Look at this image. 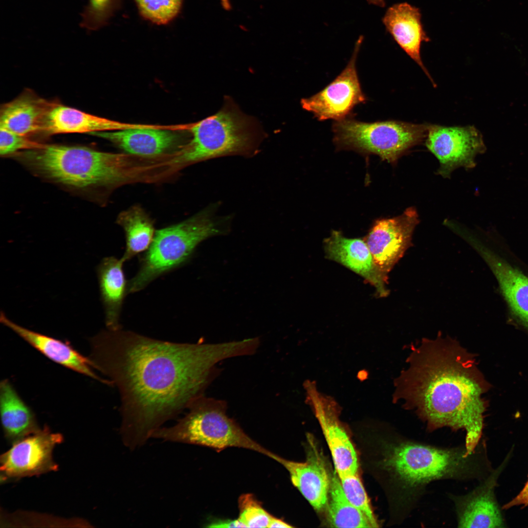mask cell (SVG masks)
I'll return each mask as SVG.
<instances>
[{
	"instance_id": "cell-21",
	"label": "cell",
	"mask_w": 528,
	"mask_h": 528,
	"mask_svg": "<svg viewBox=\"0 0 528 528\" xmlns=\"http://www.w3.org/2000/svg\"><path fill=\"white\" fill-rule=\"evenodd\" d=\"M56 104L27 90L1 107L0 128L25 136L43 131L47 115Z\"/></svg>"
},
{
	"instance_id": "cell-11",
	"label": "cell",
	"mask_w": 528,
	"mask_h": 528,
	"mask_svg": "<svg viewBox=\"0 0 528 528\" xmlns=\"http://www.w3.org/2000/svg\"><path fill=\"white\" fill-rule=\"evenodd\" d=\"M419 222L414 207L397 217L375 221L365 241L378 267L388 275L411 246L412 237Z\"/></svg>"
},
{
	"instance_id": "cell-14",
	"label": "cell",
	"mask_w": 528,
	"mask_h": 528,
	"mask_svg": "<svg viewBox=\"0 0 528 528\" xmlns=\"http://www.w3.org/2000/svg\"><path fill=\"white\" fill-rule=\"evenodd\" d=\"M306 389L308 400L330 450L335 471L339 477L357 473L356 452L339 419L334 405L320 395L311 383L306 384Z\"/></svg>"
},
{
	"instance_id": "cell-10",
	"label": "cell",
	"mask_w": 528,
	"mask_h": 528,
	"mask_svg": "<svg viewBox=\"0 0 528 528\" xmlns=\"http://www.w3.org/2000/svg\"><path fill=\"white\" fill-rule=\"evenodd\" d=\"M363 40V36H359L347 65L333 81L316 94L301 99L302 108L318 120L337 121L345 118L355 106L366 102L356 67Z\"/></svg>"
},
{
	"instance_id": "cell-34",
	"label": "cell",
	"mask_w": 528,
	"mask_h": 528,
	"mask_svg": "<svg viewBox=\"0 0 528 528\" xmlns=\"http://www.w3.org/2000/svg\"><path fill=\"white\" fill-rule=\"evenodd\" d=\"M292 526L285 522L282 519L272 516L268 528H292Z\"/></svg>"
},
{
	"instance_id": "cell-19",
	"label": "cell",
	"mask_w": 528,
	"mask_h": 528,
	"mask_svg": "<svg viewBox=\"0 0 528 528\" xmlns=\"http://www.w3.org/2000/svg\"><path fill=\"white\" fill-rule=\"evenodd\" d=\"M0 323L51 360L77 373L112 385L109 380L99 377L94 372L92 363L67 342L30 330L14 323L4 312L0 314Z\"/></svg>"
},
{
	"instance_id": "cell-3",
	"label": "cell",
	"mask_w": 528,
	"mask_h": 528,
	"mask_svg": "<svg viewBox=\"0 0 528 528\" xmlns=\"http://www.w3.org/2000/svg\"><path fill=\"white\" fill-rule=\"evenodd\" d=\"M383 445L380 462L392 490L395 521L403 523L418 506L432 482L483 480L484 461L481 442L468 454L464 444L443 447L395 433Z\"/></svg>"
},
{
	"instance_id": "cell-32",
	"label": "cell",
	"mask_w": 528,
	"mask_h": 528,
	"mask_svg": "<svg viewBox=\"0 0 528 528\" xmlns=\"http://www.w3.org/2000/svg\"><path fill=\"white\" fill-rule=\"evenodd\" d=\"M528 506V479L520 492L509 502L506 504L503 509H509L519 506Z\"/></svg>"
},
{
	"instance_id": "cell-33",
	"label": "cell",
	"mask_w": 528,
	"mask_h": 528,
	"mask_svg": "<svg viewBox=\"0 0 528 528\" xmlns=\"http://www.w3.org/2000/svg\"><path fill=\"white\" fill-rule=\"evenodd\" d=\"M210 528H245V526L238 519H215L211 521L207 526Z\"/></svg>"
},
{
	"instance_id": "cell-24",
	"label": "cell",
	"mask_w": 528,
	"mask_h": 528,
	"mask_svg": "<svg viewBox=\"0 0 528 528\" xmlns=\"http://www.w3.org/2000/svg\"><path fill=\"white\" fill-rule=\"evenodd\" d=\"M0 412L4 434L13 442L40 429L34 412L7 379L0 383Z\"/></svg>"
},
{
	"instance_id": "cell-4",
	"label": "cell",
	"mask_w": 528,
	"mask_h": 528,
	"mask_svg": "<svg viewBox=\"0 0 528 528\" xmlns=\"http://www.w3.org/2000/svg\"><path fill=\"white\" fill-rule=\"evenodd\" d=\"M16 157L39 176L76 189L112 187L134 177L126 157L87 147L45 144Z\"/></svg>"
},
{
	"instance_id": "cell-23",
	"label": "cell",
	"mask_w": 528,
	"mask_h": 528,
	"mask_svg": "<svg viewBox=\"0 0 528 528\" xmlns=\"http://www.w3.org/2000/svg\"><path fill=\"white\" fill-rule=\"evenodd\" d=\"M136 125L114 121L57 104L49 111L43 131L49 134L92 133L119 130Z\"/></svg>"
},
{
	"instance_id": "cell-15",
	"label": "cell",
	"mask_w": 528,
	"mask_h": 528,
	"mask_svg": "<svg viewBox=\"0 0 528 528\" xmlns=\"http://www.w3.org/2000/svg\"><path fill=\"white\" fill-rule=\"evenodd\" d=\"M325 249L329 259L355 272L374 286L379 296L387 295L388 275L376 265L365 241L347 238L340 232L333 231L325 241Z\"/></svg>"
},
{
	"instance_id": "cell-18",
	"label": "cell",
	"mask_w": 528,
	"mask_h": 528,
	"mask_svg": "<svg viewBox=\"0 0 528 528\" xmlns=\"http://www.w3.org/2000/svg\"><path fill=\"white\" fill-rule=\"evenodd\" d=\"M477 246L496 278L512 317L528 332V276L490 249Z\"/></svg>"
},
{
	"instance_id": "cell-1",
	"label": "cell",
	"mask_w": 528,
	"mask_h": 528,
	"mask_svg": "<svg viewBox=\"0 0 528 528\" xmlns=\"http://www.w3.org/2000/svg\"><path fill=\"white\" fill-rule=\"evenodd\" d=\"M90 346L94 369L119 392L121 434L131 448L144 443L203 396L218 372V363L246 352L242 340L179 343L122 329L102 330L91 338Z\"/></svg>"
},
{
	"instance_id": "cell-28",
	"label": "cell",
	"mask_w": 528,
	"mask_h": 528,
	"mask_svg": "<svg viewBox=\"0 0 528 528\" xmlns=\"http://www.w3.org/2000/svg\"><path fill=\"white\" fill-rule=\"evenodd\" d=\"M121 4V0H88L81 15V26L92 31L106 25Z\"/></svg>"
},
{
	"instance_id": "cell-30",
	"label": "cell",
	"mask_w": 528,
	"mask_h": 528,
	"mask_svg": "<svg viewBox=\"0 0 528 528\" xmlns=\"http://www.w3.org/2000/svg\"><path fill=\"white\" fill-rule=\"evenodd\" d=\"M238 519L247 528H268L272 515L252 494L241 495L238 500Z\"/></svg>"
},
{
	"instance_id": "cell-29",
	"label": "cell",
	"mask_w": 528,
	"mask_h": 528,
	"mask_svg": "<svg viewBox=\"0 0 528 528\" xmlns=\"http://www.w3.org/2000/svg\"><path fill=\"white\" fill-rule=\"evenodd\" d=\"M342 490L349 501L360 510L373 528L379 527L366 492L357 473L339 477Z\"/></svg>"
},
{
	"instance_id": "cell-2",
	"label": "cell",
	"mask_w": 528,
	"mask_h": 528,
	"mask_svg": "<svg viewBox=\"0 0 528 528\" xmlns=\"http://www.w3.org/2000/svg\"><path fill=\"white\" fill-rule=\"evenodd\" d=\"M407 367L396 379L394 399L414 412L432 432L464 430L468 454L481 440L490 385L475 356L456 340L438 336L410 346Z\"/></svg>"
},
{
	"instance_id": "cell-9",
	"label": "cell",
	"mask_w": 528,
	"mask_h": 528,
	"mask_svg": "<svg viewBox=\"0 0 528 528\" xmlns=\"http://www.w3.org/2000/svg\"><path fill=\"white\" fill-rule=\"evenodd\" d=\"M425 145L439 161L438 174L445 178L457 168H473L475 157L486 149L481 133L473 126L430 125Z\"/></svg>"
},
{
	"instance_id": "cell-22",
	"label": "cell",
	"mask_w": 528,
	"mask_h": 528,
	"mask_svg": "<svg viewBox=\"0 0 528 528\" xmlns=\"http://www.w3.org/2000/svg\"><path fill=\"white\" fill-rule=\"evenodd\" d=\"M124 263L121 258L107 257L102 259L97 270L105 323L111 330L121 329L119 319L128 283L123 271Z\"/></svg>"
},
{
	"instance_id": "cell-27",
	"label": "cell",
	"mask_w": 528,
	"mask_h": 528,
	"mask_svg": "<svg viewBox=\"0 0 528 528\" xmlns=\"http://www.w3.org/2000/svg\"><path fill=\"white\" fill-rule=\"evenodd\" d=\"M140 15L157 25H165L180 13L183 0H134Z\"/></svg>"
},
{
	"instance_id": "cell-6",
	"label": "cell",
	"mask_w": 528,
	"mask_h": 528,
	"mask_svg": "<svg viewBox=\"0 0 528 528\" xmlns=\"http://www.w3.org/2000/svg\"><path fill=\"white\" fill-rule=\"evenodd\" d=\"M209 207L176 224L156 230L135 276L128 283V294L140 291L159 276L183 265L205 240L227 231L224 221Z\"/></svg>"
},
{
	"instance_id": "cell-5",
	"label": "cell",
	"mask_w": 528,
	"mask_h": 528,
	"mask_svg": "<svg viewBox=\"0 0 528 528\" xmlns=\"http://www.w3.org/2000/svg\"><path fill=\"white\" fill-rule=\"evenodd\" d=\"M191 139L172 160L185 165L230 155L250 156L265 135L257 120L243 113L233 100L224 98L215 114L192 124Z\"/></svg>"
},
{
	"instance_id": "cell-8",
	"label": "cell",
	"mask_w": 528,
	"mask_h": 528,
	"mask_svg": "<svg viewBox=\"0 0 528 528\" xmlns=\"http://www.w3.org/2000/svg\"><path fill=\"white\" fill-rule=\"evenodd\" d=\"M429 125L395 120L367 123L347 117L335 121L332 131L338 148L375 154L394 164L426 138Z\"/></svg>"
},
{
	"instance_id": "cell-12",
	"label": "cell",
	"mask_w": 528,
	"mask_h": 528,
	"mask_svg": "<svg viewBox=\"0 0 528 528\" xmlns=\"http://www.w3.org/2000/svg\"><path fill=\"white\" fill-rule=\"evenodd\" d=\"M62 436L45 427L15 442L0 458L4 479L38 475L57 469L52 454Z\"/></svg>"
},
{
	"instance_id": "cell-20",
	"label": "cell",
	"mask_w": 528,
	"mask_h": 528,
	"mask_svg": "<svg viewBox=\"0 0 528 528\" xmlns=\"http://www.w3.org/2000/svg\"><path fill=\"white\" fill-rule=\"evenodd\" d=\"M277 462L288 472L293 484L316 510L327 505L330 477L320 454L313 443L305 462H296L279 457Z\"/></svg>"
},
{
	"instance_id": "cell-31",
	"label": "cell",
	"mask_w": 528,
	"mask_h": 528,
	"mask_svg": "<svg viewBox=\"0 0 528 528\" xmlns=\"http://www.w3.org/2000/svg\"><path fill=\"white\" fill-rule=\"evenodd\" d=\"M44 144L30 139L27 136L20 135L0 128V153L6 155L18 151L30 150L43 148Z\"/></svg>"
},
{
	"instance_id": "cell-16",
	"label": "cell",
	"mask_w": 528,
	"mask_h": 528,
	"mask_svg": "<svg viewBox=\"0 0 528 528\" xmlns=\"http://www.w3.org/2000/svg\"><path fill=\"white\" fill-rule=\"evenodd\" d=\"M91 134L109 141L130 154L145 157L163 154L180 140L178 134L172 130L141 124Z\"/></svg>"
},
{
	"instance_id": "cell-13",
	"label": "cell",
	"mask_w": 528,
	"mask_h": 528,
	"mask_svg": "<svg viewBox=\"0 0 528 528\" xmlns=\"http://www.w3.org/2000/svg\"><path fill=\"white\" fill-rule=\"evenodd\" d=\"M509 456L497 468L468 493H448L453 502L458 528H498L506 527L495 490L498 479L508 462Z\"/></svg>"
},
{
	"instance_id": "cell-7",
	"label": "cell",
	"mask_w": 528,
	"mask_h": 528,
	"mask_svg": "<svg viewBox=\"0 0 528 528\" xmlns=\"http://www.w3.org/2000/svg\"><path fill=\"white\" fill-rule=\"evenodd\" d=\"M226 409L223 400L203 395L189 406L188 413L176 425L158 428L152 437L206 446L218 452L228 447L243 448L276 461L279 456L249 437L228 417Z\"/></svg>"
},
{
	"instance_id": "cell-17",
	"label": "cell",
	"mask_w": 528,
	"mask_h": 528,
	"mask_svg": "<svg viewBox=\"0 0 528 528\" xmlns=\"http://www.w3.org/2000/svg\"><path fill=\"white\" fill-rule=\"evenodd\" d=\"M419 9L408 2L389 7L382 21L387 31L402 50L421 67L434 87L436 84L420 56L422 42L430 38L424 30Z\"/></svg>"
},
{
	"instance_id": "cell-35",
	"label": "cell",
	"mask_w": 528,
	"mask_h": 528,
	"mask_svg": "<svg viewBox=\"0 0 528 528\" xmlns=\"http://www.w3.org/2000/svg\"><path fill=\"white\" fill-rule=\"evenodd\" d=\"M370 4L374 5L380 7H384L386 5V0H366Z\"/></svg>"
},
{
	"instance_id": "cell-25",
	"label": "cell",
	"mask_w": 528,
	"mask_h": 528,
	"mask_svg": "<svg viewBox=\"0 0 528 528\" xmlns=\"http://www.w3.org/2000/svg\"><path fill=\"white\" fill-rule=\"evenodd\" d=\"M117 222L125 235L126 248L121 258L125 263L149 248L156 231L151 219L142 208L137 206L122 211Z\"/></svg>"
},
{
	"instance_id": "cell-26",
	"label": "cell",
	"mask_w": 528,
	"mask_h": 528,
	"mask_svg": "<svg viewBox=\"0 0 528 528\" xmlns=\"http://www.w3.org/2000/svg\"><path fill=\"white\" fill-rule=\"evenodd\" d=\"M329 497L328 518L330 527L373 528L364 514L346 498L335 471L330 477Z\"/></svg>"
}]
</instances>
